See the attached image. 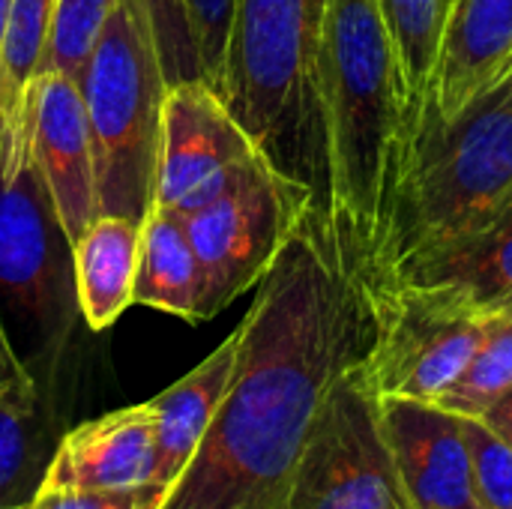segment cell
Wrapping results in <instances>:
<instances>
[{
	"label": "cell",
	"mask_w": 512,
	"mask_h": 509,
	"mask_svg": "<svg viewBox=\"0 0 512 509\" xmlns=\"http://www.w3.org/2000/svg\"><path fill=\"white\" fill-rule=\"evenodd\" d=\"M324 0H237L219 99L288 177L324 195L318 42Z\"/></svg>",
	"instance_id": "obj_4"
},
{
	"label": "cell",
	"mask_w": 512,
	"mask_h": 509,
	"mask_svg": "<svg viewBox=\"0 0 512 509\" xmlns=\"http://www.w3.org/2000/svg\"><path fill=\"white\" fill-rule=\"evenodd\" d=\"M138 3L150 21V33H153L168 87L198 78V63H195V51H192L186 15H183V0H138Z\"/></svg>",
	"instance_id": "obj_26"
},
{
	"label": "cell",
	"mask_w": 512,
	"mask_h": 509,
	"mask_svg": "<svg viewBox=\"0 0 512 509\" xmlns=\"http://www.w3.org/2000/svg\"><path fill=\"white\" fill-rule=\"evenodd\" d=\"M132 303L198 324L201 264L192 249L186 219L159 204H153L141 219Z\"/></svg>",
	"instance_id": "obj_18"
},
{
	"label": "cell",
	"mask_w": 512,
	"mask_h": 509,
	"mask_svg": "<svg viewBox=\"0 0 512 509\" xmlns=\"http://www.w3.org/2000/svg\"><path fill=\"white\" fill-rule=\"evenodd\" d=\"M114 0H57L51 48H48V69L63 72L78 84L81 69L90 57V48L105 24L108 9Z\"/></svg>",
	"instance_id": "obj_23"
},
{
	"label": "cell",
	"mask_w": 512,
	"mask_h": 509,
	"mask_svg": "<svg viewBox=\"0 0 512 509\" xmlns=\"http://www.w3.org/2000/svg\"><path fill=\"white\" fill-rule=\"evenodd\" d=\"M318 102L324 132L321 207L369 288L420 126L381 0H324Z\"/></svg>",
	"instance_id": "obj_2"
},
{
	"label": "cell",
	"mask_w": 512,
	"mask_h": 509,
	"mask_svg": "<svg viewBox=\"0 0 512 509\" xmlns=\"http://www.w3.org/2000/svg\"><path fill=\"white\" fill-rule=\"evenodd\" d=\"M78 87L93 138L99 213L141 222L156 195L159 117L168 81L138 0H114Z\"/></svg>",
	"instance_id": "obj_5"
},
{
	"label": "cell",
	"mask_w": 512,
	"mask_h": 509,
	"mask_svg": "<svg viewBox=\"0 0 512 509\" xmlns=\"http://www.w3.org/2000/svg\"><path fill=\"white\" fill-rule=\"evenodd\" d=\"M357 369L330 390L285 509H411L384 438L378 399Z\"/></svg>",
	"instance_id": "obj_8"
},
{
	"label": "cell",
	"mask_w": 512,
	"mask_h": 509,
	"mask_svg": "<svg viewBox=\"0 0 512 509\" xmlns=\"http://www.w3.org/2000/svg\"><path fill=\"white\" fill-rule=\"evenodd\" d=\"M57 0H12L0 63V174H12L30 156L24 105L30 87L48 72V48Z\"/></svg>",
	"instance_id": "obj_17"
},
{
	"label": "cell",
	"mask_w": 512,
	"mask_h": 509,
	"mask_svg": "<svg viewBox=\"0 0 512 509\" xmlns=\"http://www.w3.org/2000/svg\"><path fill=\"white\" fill-rule=\"evenodd\" d=\"M375 327L372 291L315 201L237 324L225 399L162 509H285L315 420Z\"/></svg>",
	"instance_id": "obj_1"
},
{
	"label": "cell",
	"mask_w": 512,
	"mask_h": 509,
	"mask_svg": "<svg viewBox=\"0 0 512 509\" xmlns=\"http://www.w3.org/2000/svg\"><path fill=\"white\" fill-rule=\"evenodd\" d=\"M261 150L204 81L165 90L153 204L180 216L213 201Z\"/></svg>",
	"instance_id": "obj_9"
},
{
	"label": "cell",
	"mask_w": 512,
	"mask_h": 509,
	"mask_svg": "<svg viewBox=\"0 0 512 509\" xmlns=\"http://www.w3.org/2000/svg\"><path fill=\"white\" fill-rule=\"evenodd\" d=\"M237 342L240 336L234 330L192 372H186L180 381L150 399L156 411V486L171 492L192 456L198 453L231 384Z\"/></svg>",
	"instance_id": "obj_15"
},
{
	"label": "cell",
	"mask_w": 512,
	"mask_h": 509,
	"mask_svg": "<svg viewBox=\"0 0 512 509\" xmlns=\"http://www.w3.org/2000/svg\"><path fill=\"white\" fill-rule=\"evenodd\" d=\"M498 438H504L512 447V390L507 396H501L483 417H480Z\"/></svg>",
	"instance_id": "obj_29"
},
{
	"label": "cell",
	"mask_w": 512,
	"mask_h": 509,
	"mask_svg": "<svg viewBox=\"0 0 512 509\" xmlns=\"http://www.w3.org/2000/svg\"><path fill=\"white\" fill-rule=\"evenodd\" d=\"M471 474L483 509H512V447L480 417H462Z\"/></svg>",
	"instance_id": "obj_25"
},
{
	"label": "cell",
	"mask_w": 512,
	"mask_h": 509,
	"mask_svg": "<svg viewBox=\"0 0 512 509\" xmlns=\"http://www.w3.org/2000/svg\"><path fill=\"white\" fill-rule=\"evenodd\" d=\"M168 489L150 483L123 492H75V489H36L24 509H162Z\"/></svg>",
	"instance_id": "obj_27"
},
{
	"label": "cell",
	"mask_w": 512,
	"mask_h": 509,
	"mask_svg": "<svg viewBox=\"0 0 512 509\" xmlns=\"http://www.w3.org/2000/svg\"><path fill=\"white\" fill-rule=\"evenodd\" d=\"M12 0H0V63H3V39H6V21H9Z\"/></svg>",
	"instance_id": "obj_30"
},
{
	"label": "cell",
	"mask_w": 512,
	"mask_h": 509,
	"mask_svg": "<svg viewBox=\"0 0 512 509\" xmlns=\"http://www.w3.org/2000/svg\"><path fill=\"white\" fill-rule=\"evenodd\" d=\"M156 477L153 402L108 411L69 429L45 465L39 489L123 492Z\"/></svg>",
	"instance_id": "obj_13"
},
{
	"label": "cell",
	"mask_w": 512,
	"mask_h": 509,
	"mask_svg": "<svg viewBox=\"0 0 512 509\" xmlns=\"http://www.w3.org/2000/svg\"><path fill=\"white\" fill-rule=\"evenodd\" d=\"M36 399V387L24 363L18 360L9 336L0 324V402H30Z\"/></svg>",
	"instance_id": "obj_28"
},
{
	"label": "cell",
	"mask_w": 512,
	"mask_h": 509,
	"mask_svg": "<svg viewBox=\"0 0 512 509\" xmlns=\"http://www.w3.org/2000/svg\"><path fill=\"white\" fill-rule=\"evenodd\" d=\"M510 66L512 0H444L423 117H456Z\"/></svg>",
	"instance_id": "obj_14"
},
{
	"label": "cell",
	"mask_w": 512,
	"mask_h": 509,
	"mask_svg": "<svg viewBox=\"0 0 512 509\" xmlns=\"http://www.w3.org/2000/svg\"><path fill=\"white\" fill-rule=\"evenodd\" d=\"M381 9L387 15L393 42H396L399 60H402L411 102L423 120L429 81H432V69H435V54H438L444 0H381Z\"/></svg>",
	"instance_id": "obj_22"
},
{
	"label": "cell",
	"mask_w": 512,
	"mask_h": 509,
	"mask_svg": "<svg viewBox=\"0 0 512 509\" xmlns=\"http://www.w3.org/2000/svg\"><path fill=\"white\" fill-rule=\"evenodd\" d=\"M30 159L45 186L57 225L72 246L99 216L93 138L81 87L63 72H42L24 105Z\"/></svg>",
	"instance_id": "obj_10"
},
{
	"label": "cell",
	"mask_w": 512,
	"mask_h": 509,
	"mask_svg": "<svg viewBox=\"0 0 512 509\" xmlns=\"http://www.w3.org/2000/svg\"><path fill=\"white\" fill-rule=\"evenodd\" d=\"M237 0H183V15L198 63V78L216 90H222L225 75V57L231 42V24H234Z\"/></svg>",
	"instance_id": "obj_24"
},
{
	"label": "cell",
	"mask_w": 512,
	"mask_h": 509,
	"mask_svg": "<svg viewBox=\"0 0 512 509\" xmlns=\"http://www.w3.org/2000/svg\"><path fill=\"white\" fill-rule=\"evenodd\" d=\"M378 411L411 509H483L459 414L417 399H378Z\"/></svg>",
	"instance_id": "obj_12"
},
{
	"label": "cell",
	"mask_w": 512,
	"mask_h": 509,
	"mask_svg": "<svg viewBox=\"0 0 512 509\" xmlns=\"http://www.w3.org/2000/svg\"><path fill=\"white\" fill-rule=\"evenodd\" d=\"M36 399L0 402V509H24L45 474Z\"/></svg>",
	"instance_id": "obj_21"
},
{
	"label": "cell",
	"mask_w": 512,
	"mask_h": 509,
	"mask_svg": "<svg viewBox=\"0 0 512 509\" xmlns=\"http://www.w3.org/2000/svg\"><path fill=\"white\" fill-rule=\"evenodd\" d=\"M63 246L69 243L27 156L12 174H0V294L45 330L63 303Z\"/></svg>",
	"instance_id": "obj_11"
},
{
	"label": "cell",
	"mask_w": 512,
	"mask_h": 509,
	"mask_svg": "<svg viewBox=\"0 0 512 509\" xmlns=\"http://www.w3.org/2000/svg\"><path fill=\"white\" fill-rule=\"evenodd\" d=\"M141 222L99 213L72 243L75 300L90 330H108L129 306L138 267Z\"/></svg>",
	"instance_id": "obj_16"
},
{
	"label": "cell",
	"mask_w": 512,
	"mask_h": 509,
	"mask_svg": "<svg viewBox=\"0 0 512 509\" xmlns=\"http://www.w3.org/2000/svg\"><path fill=\"white\" fill-rule=\"evenodd\" d=\"M396 282L450 285L486 309L512 303V201L477 231L405 270ZM378 294V291H375Z\"/></svg>",
	"instance_id": "obj_19"
},
{
	"label": "cell",
	"mask_w": 512,
	"mask_h": 509,
	"mask_svg": "<svg viewBox=\"0 0 512 509\" xmlns=\"http://www.w3.org/2000/svg\"><path fill=\"white\" fill-rule=\"evenodd\" d=\"M512 201V66L456 117H423L369 291L486 225Z\"/></svg>",
	"instance_id": "obj_3"
},
{
	"label": "cell",
	"mask_w": 512,
	"mask_h": 509,
	"mask_svg": "<svg viewBox=\"0 0 512 509\" xmlns=\"http://www.w3.org/2000/svg\"><path fill=\"white\" fill-rule=\"evenodd\" d=\"M372 300L375 342L357 372L375 399L438 402L501 312L450 285L420 282L387 285Z\"/></svg>",
	"instance_id": "obj_6"
},
{
	"label": "cell",
	"mask_w": 512,
	"mask_h": 509,
	"mask_svg": "<svg viewBox=\"0 0 512 509\" xmlns=\"http://www.w3.org/2000/svg\"><path fill=\"white\" fill-rule=\"evenodd\" d=\"M512 390V303L498 312L465 372L438 399L441 408L459 417H483Z\"/></svg>",
	"instance_id": "obj_20"
},
{
	"label": "cell",
	"mask_w": 512,
	"mask_h": 509,
	"mask_svg": "<svg viewBox=\"0 0 512 509\" xmlns=\"http://www.w3.org/2000/svg\"><path fill=\"white\" fill-rule=\"evenodd\" d=\"M315 201L312 186L282 174L258 153L213 201L183 216L201 264L198 324L258 288Z\"/></svg>",
	"instance_id": "obj_7"
}]
</instances>
